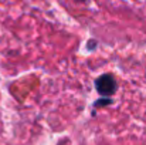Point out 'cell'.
<instances>
[{
  "instance_id": "cell-1",
  "label": "cell",
  "mask_w": 146,
  "mask_h": 145,
  "mask_svg": "<svg viewBox=\"0 0 146 145\" xmlns=\"http://www.w3.org/2000/svg\"><path fill=\"white\" fill-rule=\"evenodd\" d=\"M95 88L101 96L109 97L112 94H115V91L118 88V84H116V80L113 78V76L102 74L95 80Z\"/></svg>"
}]
</instances>
